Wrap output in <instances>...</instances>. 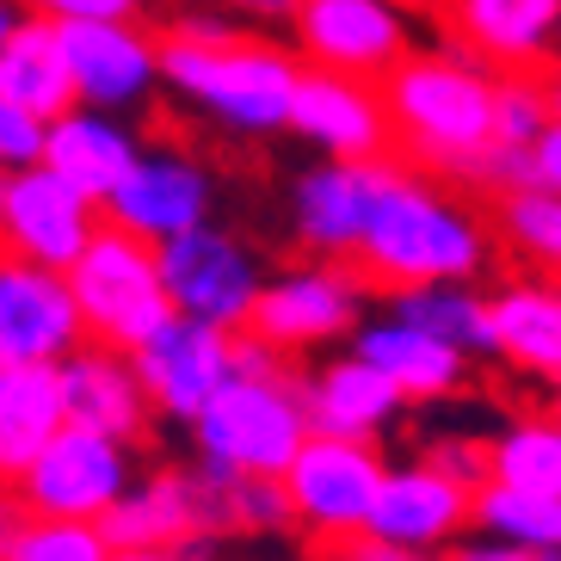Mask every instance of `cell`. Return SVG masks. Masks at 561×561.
I'll return each instance as SVG.
<instances>
[{"instance_id":"obj_1","label":"cell","mask_w":561,"mask_h":561,"mask_svg":"<svg viewBox=\"0 0 561 561\" xmlns=\"http://www.w3.org/2000/svg\"><path fill=\"white\" fill-rule=\"evenodd\" d=\"M352 272L377 278L382 290L408 284H476L494 260V241L481 229V216L445 185L420 180L408 167H389L377 185V204L364 216V234L352 248Z\"/></svg>"},{"instance_id":"obj_2","label":"cell","mask_w":561,"mask_h":561,"mask_svg":"<svg viewBox=\"0 0 561 561\" xmlns=\"http://www.w3.org/2000/svg\"><path fill=\"white\" fill-rule=\"evenodd\" d=\"M389 149H401L413 167L462 173L494 142V68L476 62L462 44L408 50L377 81Z\"/></svg>"},{"instance_id":"obj_3","label":"cell","mask_w":561,"mask_h":561,"mask_svg":"<svg viewBox=\"0 0 561 561\" xmlns=\"http://www.w3.org/2000/svg\"><path fill=\"white\" fill-rule=\"evenodd\" d=\"M297 50L265 44L241 32L229 44H173L161 37V87H173L185 105H198L216 130L229 136H278L290 124L297 93Z\"/></svg>"},{"instance_id":"obj_4","label":"cell","mask_w":561,"mask_h":561,"mask_svg":"<svg viewBox=\"0 0 561 561\" xmlns=\"http://www.w3.org/2000/svg\"><path fill=\"white\" fill-rule=\"evenodd\" d=\"M185 432H192L198 469L278 481L290 469V457L302 450V438H309V420H302V401L290 377H278V382L229 377Z\"/></svg>"},{"instance_id":"obj_5","label":"cell","mask_w":561,"mask_h":561,"mask_svg":"<svg viewBox=\"0 0 561 561\" xmlns=\"http://www.w3.org/2000/svg\"><path fill=\"white\" fill-rule=\"evenodd\" d=\"M62 278H68V297H75V314H81L93 346L130 352L173 314L167 309V290H161L154 248L130 241L124 229H105V222Z\"/></svg>"},{"instance_id":"obj_6","label":"cell","mask_w":561,"mask_h":561,"mask_svg":"<svg viewBox=\"0 0 561 561\" xmlns=\"http://www.w3.org/2000/svg\"><path fill=\"white\" fill-rule=\"evenodd\" d=\"M364 314H370V297H364V278L346 260H302L290 272L260 278L248 333H260L284 358L290 352H333L358 333Z\"/></svg>"},{"instance_id":"obj_7","label":"cell","mask_w":561,"mask_h":561,"mask_svg":"<svg viewBox=\"0 0 561 561\" xmlns=\"http://www.w3.org/2000/svg\"><path fill=\"white\" fill-rule=\"evenodd\" d=\"M136 481V445H117L100 432L62 426L37 462L13 481L19 518H68V525H100Z\"/></svg>"},{"instance_id":"obj_8","label":"cell","mask_w":561,"mask_h":561,"mask_svg":"<svg viewBox=\"0 0 561 561\" xmlns=\"http://www.w3.org/2000/svg\"><path fill=\"white\" fill-rule=\"evenodd\" d=\"M154 265H161V290H167V309L173 314L204 321V328H222V333L248 328L265 272L234 229L198 222V229L161 241V248H154Z\"/></svg>"},{"instance_id":"obj_9","label":"cell","mask_w":561,"mask_h":561,"mask_svg":"<svg viewBox=\"0 0 561 561\" xmlns=\"http://www.w3.org/2000/svg\"><path fill=\"white\" fill-rule=\"evenodd\" d=\"M389 469L382 445H352V438H321L309 432L302 450L290 457V469L278 476L290 525L309 530L314 543H346L358 537L377 500V481Z\"/></svg>"},{"instance_id":"obj_10","label":"cell","mask_w":561,"mask_h":561,"mask_svg":"<svg viewBox=\"0 0 561 561\" xmlns=\"http://www.w3.org/2000/svg\"><path fill=\"white\" fill-rule=\"evenodd\" d=\"M216 210V180L210 167L180 142H142L130 173L112 185V198L100 204L105 229H124L142 248H161L173 234L210 222Z\"/></svg>"},{"instance_id":"obj_11","label":"cell","mask_w":561,"mask_h":561,"mask_svg":"<svg viewBox=\"0 0 561 561\" xmlns=\"http://www.w3.org/2000/svg\"><path fill=\"white\" fill-rule=\"evenodd\" d=\"M290 37L302 68L377 87L413 50V7L408 0H297Z\"/></svg>"},{"instance_id":"obj_12","label":"cell","mask_w":561,"mask_h":561,"mask_svg":"<svg viewBox=\"0 0 561 561\" xmlns=\"http://www.w3.org/2000/svg\"><path fill=\"white\" fill-rule=\"evenodd\" d=\"M75 105L136 117L161 93V37L142 25H50Z\"/></svg>"},{"instance_id":"obj_13","label":"cell","mask_w":561,"mask_h":561,"mask_svg":"<svg viewBox=\"0 0 561 561\" xmlns=\"http://www.w3.org/2000/svg\"><path fill=\"white\" fill-rule=\"evenodd\" d=\"M93 234H100V210L81 192H68L56 173L44 167L0 173V253L44 272H68Z\"/></svg>"},{"instance_id":"obj_14","label":"cell","mask_w":561,"mask_h":561,"mask_svg":"<svg viewBox=\"0 0 561 561\" xmlns=\"http://www.w3.org/2000/svg\"><path fill=\"white\" fill-rule=\"evenodd\" d=\"M124 358H130L149 413L192 426L204 401L229 382V333L204 328V321H185V314H167L161 328L142 346H130Z\"/></svg>"},{"instance_id":"obj_15","label":"cell","mask_w":561,"mask_h":561,"mask_svg":"<svg viewBox=\"0 0 561 561\" xmlns=\"http://www.w3.org/2000/svg\"><path fill=\"white\" fill-rule=\"evenodd\" d=\"M469 488L445 481L438 469L426 462H389L377 481V500H370V518H364L358 537L382 549H408V556H445L457 543L462 530H469Z\"/></svg>"},{"instance_id":"obj_16","label":"cell","mask_w":561,"mask_h":561,"mask_svg":"<svg viewBox=\"0 0 561 561\" xmlns=\"http://www.w3.org/2000/svg\"><path fill=\"white\" fill-rule=\"evenodd\" d=\"M321 161H382L389 154V117H382V93L352 75H328V68H302L297 93H290V124Z\"/></svg>"},{"instance_id":"obj_17","label":"cell","mask_w":561,"mask_h":561,"mask_svg":"<svg viewBox=\"0 0 561 561\" xmlns=\"http://www.w3.org/2000/svg\"><path fill=\"white\" fill-rule=\"evenodd\" d=\"M75 346H87V328L68 278L0 253V364H62Z\"/></svg>"},{"instance_id":"obj_18","label":"cell","mask_w":561,"mask_h":561,"mask_svg":"<svg viewBox=\"0 0 561 561\" xmlns=\"http://www.w3.org/2000/svg\"><path fill=\"white\" fill-rule=\"evenodd\" d=\"M302 420L321 438H352V445H382L401 426L408 401L382 382V370L358 358V352H333L297 382Z\"/></svg>"},{"instance_id":"obj_19","label":"cell","mask_w":561,"mask_h":561,"mask_svg":"<svg viewBox=\"0 0 561 561\" xmlns=\"http://www.w3.org/2000/svg\"><path fill=\"white\" fill-rule=\"evenodd\" d=\"M389 154L382 161H321L309 167L290 192V229L309 248V260H346L364 234V216L377 204V185L389 173Z\"/></svg>"},{"instance_id":"obj_20","label":"cell","mask_w":561,"mask_h":561,"mask_svg":"<svg viewBox=\"0 0 561 561\" xmlns=\"http://www.w3.org/2000/svg\"><path fill=\"white\" fill-rule=\"evenodd\" d=\"M142 136H136V117H112V112H87V105H68L62 117L44 124V154L37 167L56 173L68 192H81L93 210L112 198V185L130 173Z\"/></svg>"},{"instance_id":"obj_21","label":"cell","mask_w":561,"mask_h":561,"mask_svg":"<svg viewBox=\"0 0 561 561\" xmlns=\"http://www.w3.org/2000/svg\"><path fill=\"white\" fill-rule=\"evenodd\" d=\"M450 44L506 75H537L556 56L561 37V0H445Z\"/></svg>"},{"instance_id":"obj_22","label":"cell","mask_w":561,"mask_h":561,"mask_svg":"<svg viewBox=\"0 0 561 561\" xmlns=\"http://www.w3.org/2000/svg\"><path fill=\"white\" fill-rule=\"evenodd\" d=\"M56 396H62V426L100 432L117 445H136L149 432V401L136 389V370L112 346H75L56 364Z\"/></svg>"},{"instance_id":"obj_23","label":"cell","mask_w":561,"mask_h":561,"mask_svg":"<svg viewBox=\"0 0 561 561\" xmlns=\"http://www.w3.org/2000/svg\"><path fill=\"white\" fill-rule=\"evenodd\" d=\"M370 370H382V382L396 389L401 401H450L469 382V358H457L450 346L426 340L408 321H389V314H364L358 333L346 340Z\"/></svg>"},{"instance_id":"obj_24","label":"cell","mask_w":561,"mask_h":561,"mask_svg":"<svg viewBox=\"0 0 561 561\" xmlns=\"http://www.w3.org/2000/svg\"><path fill=\"white\" fill-rule=\"evenodd\" d=\"M488 346L537 382L561 377V297L556 278H512L488 297Z\"/></svg>"},{"instance_id":"obj_25","label":"cell","mask_w":561,"mask_h":561,"mask_svg":"<svg viewBox=\"0 0 561 561\" xmlns=\"http://www.w3.org/2000/svg\"><path fill=\"white\" fill-rule=\"evenodd\" d=\"M105 549H161L173 556L180 543L198 537V512H192V469H154L124 488L112 512L100 518Z\"/></svg>"},{"instance_id":"obj_26","label":"cell","mask_w":561,"mask_h":561,"mask_svg":"<svg viewBox=\"0 0 561 561\" xmlns=\"http://www.w3.org/2000/svg\"><path fill=\"white\" fill-rule=\"evenodd\" d=\"M56 432H62L56 364H0V488H13Z\"/></svg>"},{"instance_id":"obj_27","label":"cell","mask_w":561,"mask_h":561,"mask_svg":"<svg viewBox=\"0 0 561 561\" xmlns=\"http://www.w3.org/2000/svg\"><path fill=\"white\" fill-rule=\"evenodd\" d=\"M192 512H198V537H210V543H229V537H284L290 530L284 488L265 476L192 469Z\"/></svg>"},{"instance_id":"obj_28","label":"cell","mask_w":561,"mask_h":561,"mask_svg":"<svg viewBox=\"0 0 561 561\" xmlns=\"http://www.w3.org/2000/svg\"><path fill=\"white\" fill-rule=\"evenodd\" d=\"M382 314L420 328L426 340L450 346L469 364L494 358V346H488V297H481L476 284H408V290L382 297Z\"/></svg>"},{"instance_id":"obj_29","label":"cell","mask_w":561,"mask_h":561,"mask_svg":"<svg viewBox=\"0 0 561 561\" xmlns=\"http://www.w3.org/2000/svg\"><path fill=\"white\" fill-rule=\"evenodd\" d=\"M0 100L19 105V112H32L37 124H50L75 105L68 93V75H62V50H56V32L44 19H19L13 37L0 44Z\"/></svg>"},{"instance_id":"obj_30","label":"cell","mask_w":561,"mask_h":561,"mask_svg":"<svg viewBox=\"0 0 561 561\" xmlns=\"http://www.w3.org/2000/svg\"><path fill=\"white\" fill-rule=\"evenodd\" d=\"M488 481L530 500H561V426L556 413H525L488 438Z\"/></svg>"},{"instance_id":"obj_31","label":"cell","mask_w":561,"mask_h":561,"mask_svg":"<svg viewBox=\"0 0 561 561\" xmlns=\"http://www.w3.org/2000/svg\"><path fill=\"white\" fill-rule=\"evenodd\" d=\"M469 525L512 549H561V500H530V494H512V488L488 481L469 500Z\"/></svg>"},{"instance_id":"obj_32","label":"cell","mask_w":561,"mask_h":561,"mask_svg":"<svg viewBox=\"0 0 561 561\" xmlns=\"http://www.w3.org/2000/svg\"><path fill=\"white\" fill-rule=\"evenodd\" d=\"M500 234L537 272L561 265V192H506L500 198Z\"/></svg>"},{"instance_id":"obj_33","label":"cell","mask_w":561,"mask_h":561,"mask_svg":"<svg viewBox=\"0 0 561 561\" xmlns=\"http://www.w3.org/2000/svg\"><path fill=\"white\" fill-rule=\"evenodd\" d=\"M556 124V87L543 75H494V142L530 149Z\"/></svg>"},{"instance_id":"obj_34","label":"cell","mask_w":561,"mask_h":561,"mask_svg":"<svg viewBox=\"0 0 561 561\" xmlns=\"http://www.w3.org/2000/svg\"><path fill=\"white\" fill-rule=\"evenodd\" d=\"M100 525H68V518H19L13 543L0 561H105Z\"/></svg>"},{"instance_id":"obj_35","label":"cell","mask_w":561,"mask_h":561,"mask_svg":"<svg viewBox=\"0 0 561 561\" xmlns=\"http://www.w3.org/2000/svg\"><path fill=\"white\" fill-rule=\"evenodd\" d=\"M44 25H142L149 0H19Z\"/></svg>"},{"instance_id":"obj_36","label":"cell","mask_w":561,"mask_h":561,"mask_svg":"<svg viewBox=\"0 0 561 561\" xmlns=\"http://www.w3.org/2000/svg\"><path fill=\"white\" fill-rule=\"evenodd\" d=\"M420 462L426 469H438L445 481H457V488H488V445L481 438H462V432H450V438H432L426 450H420Z\"/></svg>"},{"instance_id":"obj_37","label":"cell","mask_w":561,"mask_h":561,"mask_svg":"<svg viewBox=\"0 0 561 561\" xmlns=\"http://www.w3.org/2000/svg\"><path fill=\"white\" fill-rule=\"evenodd\" d=\"M37 154H44V124L0 100V173H25L37 167Z\"/></svg>"},{"instance_id":"obj_38","label":"cell","mask_w":561,"mask_h":561,"mask_svg":"<svg viewBox=\"0 0 561 561\" xmlns=\"http://www.w3.org/2000/svg\"><path fill=\"white\" fill-rule=\"evenodd\" d=\"M229 377H248V382H278L290 377V358L278 346H265L260 333H229Z\"/></svg>"},{"instance_id":"obj_39","label":"cell","mask_w":561,"mask_h":561,"mask_svg":"<svg viewBox=\"0 0 561 561\" xmlns=\"http://www.w3.org/2000/svg\"><path fill=\"white\" fill-rule=\"evenodd\" d=\"M167 37L173 44H229V37H241V25L229 13H210V7H185L167 19Z\"/></svg>"},{"instance_id":"obj_40","label":"cell","mask_w":561,"mask_h":561,"mask_svg":"<svg viewBox=\"0 0 561 561\" xmlns=\"http://www.w3.org/2000/svg\"><path fill=\"white\" fill-rule=\"evenodd\" d=\"M438 561H561V549H512L500 537H481V530H462L457 543Z\"/></svg>"},{"instance_id":"obj_41","label":"cell","mask_w":561,"mask_h":561,"mask_svg":"<svg viewBox=\"0 0 561 561\" xmlns=\"http://www.w3.org/2000/svg\"><path fill=\"white\" fill-rule=\"evenodd\" d=\"M525 192H561V124L525 149Z\"/></svg>"},{"instance_id":"obj_42","label":"cell","mask_w":561,"mask_h":561,"mask_svg":"<svg viewBox=\"0 0 561 561\" xmlns=\"http://www.w3.org/2000/svg\"><path fill=\"white\" fill-rule=\"evenodd\" d=\"M222 13H229L234 25H290L297 0H222Z\"/></svg>"},{"instance_id":"obj_43","label":"cell","mask_w":561,"mask_h":561,"mask_svg":"<svg viewBox=\"0 0 561 561\" xmlns=\"http://www.w3.org/2000/svg\"><path fill=\"white\" fill-rule=\"evenodd\" d=\"M321 561H432V556H408V549H382L370 537H346V543H328Z\"/></svg>"},{"instance_id":"obj_44","label":"cell","mask_w":561,"mask_h":561,"mask_svg":"<svg viewBox=\"0 0 561 561\" xmlns=\"http://www.w3.org/2000/svg\"><path fill=\"white\" fill-rule=\"evenodd\" d=\"M19 530V506H13V488H0V556H7V543H13Z\"/></svg>"},{"instance_id":"obj_45","label":"cell","mask_w":561,"mask_h":561,"mask_svg":"<svg viewBox=\"0 0 561 561\" xmlns=\"http://www.w3.org/2000/svg\"><path fill=\"white\" fill-rule=\"evenodd\" d=\"M19 19H25V7H19V0H0V44L13 37V25H19Z\"/></svg>"},{"instance_id":"obj_46","label":"cell","mask_w":561,"mask_h":561,"mask_svg":"<svg viewBox=\"0 0 561 561\" xmlns=\"http://www.w3.org/2000/svg\"><path fill=\"white\" fill-rule=\"evenodd\" d=\"M105 561H173V556H161V549H112Z\"/></svg>"},{"instance_id":"obj_47","label":"cell","mask_w":561,"mask_h":561,"mask_svg":"<svg viewBox=\"0 0 561 561\" xmlns=\"http://www.w3.org/2000/svg\"><path fill=\"white\" fill-rule=\"evenodd\" d=\"M210 561H278V556H229V549H216Z\"/></svg>"}]
</instances>
